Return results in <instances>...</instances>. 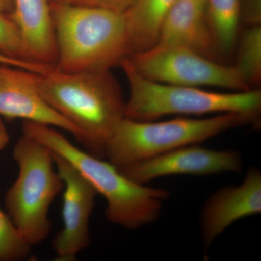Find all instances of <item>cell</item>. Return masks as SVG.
<instances>
[{
    "instance_id": "obj_1",
    "label": "cell",
    "mask_w": 261,
    "mask_h": 261,
    "mask_svg": "<svg viewBox=\"0 0 261 261\" xmlns=\"http://www.w3.org/2000/svg\"><path fill=\"white\" fill-rule=\"evenodd\" d=\"M37 85L44 101L78 128L87 152L105 159L106 146L126 108L111 70L63 73L53 68L37 73Z\"/></svg>"
},
{
    "instance_id": "obj_2",
    "label": "cell",
    "mask_w": 261,
    "mask_h": 261,
    "mask_svg": "<svg viewBox=\"0 0 261 261\" xmlns=\"http://www.w3.org/2000/svg\"><path fill=\"white\" fill-rule=\"evenodd\" d=\"M50 9L58 71L111 70L132 55L123 13L58 3Z\"/></svg>"
},
{
    "instance_id": "obj_3",
    "label": "cell",
    "mask_w": 261,
    "mask_h": 261,
    "mask_svg": "<svg viewBox=\"0 0 261 261\" xmlns=\"http://www.w3.org/2000/svg\"><path fill=\"white\" fill-rule=\"evenodd\" d=\"M23 133L60 154L87 178L107 202L108 221L128 229H137L159 219L170 193L130 181L109 161L75 147L53 126L24 121Z\"/></svg>"
},
{
    "instance_id": "obj_4",
    "label": "cell",
    "mask_w": 261,
    "mask_h": 261,
    "mask_svg": "<svg viewBox=\"0 0 261 261\" xmlns=\"http://www.w3.org/2000/svg\"><path fill=\"white\" fill-rule=\"evenodd\" d=\"M13 155L18 175L5 194V205L19 232L33 247L50 233L49 207L64 182L53 167V151L30 136L20 137Z\"/></svg>"
},
{
    "instance_id": "obj_5",
    "label": "cell",
    "mask_w": 261,
    "mask_h": 261,
    "mask_svg": "<svg viewBox=\"0 0 261 261\" xmlns=\"http://www.w3.org/2000/svg\"><path fill=\"white\" fill-rule=\"evenodd\" d=\"M130 94L125 117L138 121H152L170 115L237 113L258 118L261 92L258 89L232 93L209 92L198 87L154 82L141 75L126 59L121 63Z\"/></svg>"
},
{
    "instance_id": "obj_6",
    "label": "cell",
    "mask_w": 261,
    "mask_h": 261,
    "mask_svg": "<svg viewBox=\"0 0 261 261\" xmlns=\"http://www.w3.org/2000/svg\"><path fill=\"white\" fill-rule=\"evenodd\" d=\"M257 118L237 113L210 118L138 121L125 117L106 146L105 159L116 167L159 155L183 146L196 145L225 130L253 123Z\"/></svg>"
},
{
    "instance_id": "obj_7",
    "label": "cell",
    "mask_w": 261,
    "mask_h": 261,
    "mask_svg": "<svg viewBox=\"0 0 261 261\" xmlns=\"http://www.w3.org/2000/svg\"><path fill=\"white\" fill-rule=\"evenodd\" d=\"M127 60L137 73L160 83L221 87L235 92L252 89L236 66L219 64L185 48L154 45Z\"/></svg>"
},
{
    "instance_id": "obj_8",
    "label": "cell",
    "mask_w": 261,
    "mask_h": 261,
    "mask_svg": "<svg viewBox=\"0 0 261 261\" xmlns=\"http://www.w3.org/2000/svg\"><path fill=\"white\" fill-rule=\"evenodd\" d=\"M116 168L130 181L145 185L170 175L209 176L225 172L240 173L243 171V160L238 151L214 150L196 144Z\"/></svg>"
},
{
    "instance_id": "obj_9",
    "label": "cell",
    "mask_w": 261,
    "mask_h": 261,
    "mask_svg": "<svg viewBox=\"0 0 261 261\" xmlns=\"http://www.w3.org/2000/svg\"><path fill=\"white\" fill-rule=\"evenodd\" d=\"M57 170L63 182V227L53 239L56 260L74 261L90 243L89 224L97 195L92 186L69 162L53 152Z\"/></svg>"
},
{
    "instance_id": "obj_10",
    "label": "cell",
    "mask_w": 261,
    "mask_h": 261,
    "mask_svg": "<svg viewBox=\"0 0 261 261\" xmlns=\"http://www.w3.org/2000/svg\"><path fill=\"white\" fill-rule=\"evenodd\" d=\"M0 116L57 127L82 141L78 128L43 99L37 88V73L23 68L0 64Z\"/></svg>"
},
{
    "instance_id": "obj_11",
    "label": "cell",
    "mask_w": 261,
    "mask_h": 261,
    "mask_svg": "<svg viewBox=\"0 0 261 261\" xmlns=\"http://www.w3.org/2000/svg\"><path fill=\"white\" fill-rule=\"evenodd\" d=\"M261 212V172L251 167L241 185L219 189L206 200L200 214L202 242L208 248L235 221Z\"/></svg>"
},
{
    "instance_id": "obj_12",
    "label": "cell",
    "mask_w": 261,
    "mask_h": 261,
    "mask_svg": "<svg viewBox=\"0 0 261 261\" xmlns=\"http://www.w3.org/2000/svg\"><path fill=\"white\" fill-rule=\"evenodd\" d=\"M205 6L206 0H177L163 18L155 45L185 48L212 58L217 49Z\"/></svg>"
},
{
    "instance_id": "obj_13",
    "label": "cell",
    "mask_w": 261,
    "mask_h": 261,
    "mask_svg": "<svg viewBox=\"0 0 261 261\" xmlns=\"http://www.w3.org/2000/svg\"><path fill=\"white\" fill-rule=\"evenodd\" d=\"M51 0H14L12 18L18 25L33 61L55 67L56 37Z\"/></svg>"
},
{
    "instance_id": "obj_14",
    "label": "cell",
    "mask_w": 261,
    "mask_h": 261,
    "mask_svg": "<svg viewBox=\"0 0 261 261\" xmlns=\"http://www.w3.org/2000/svg\"><path fill=\"white\" fill-rule=\"evenodd\" d=\"M176 1L135 0L123 13L132 55L155 45L163 18Z\"/></svg>"
},
{
    "instance_id": "obj_15",
    "label": "cell",
    "mask_w": 261,
    "mask_h": 261,
    "mask_svg": "<svg viewBox=\"0 0 261 261\" xmlns=\"http://www.w3.org/2000/svg\"><path fill=\"white\" fill-rule=\"evenodd\" d=\"M205 12L216 49L222 53L231 51L241 20V0H206Z\"/></svg>"
},
{
    "instance_id": "obj_16",
    "label": "cell",
    "mask_w": 261,
    "mask_h": 261,
    "mask_svg": "<svg viewBox=\"0 0 261 261\" xmlns=\"http://www.w3.org/2000/svg\"><path fill=\"white\" fill-rule=\"evenodd\" d=\"M244 80L252 88L261 79L260 25H250L243 32L240 39L238 63Z\"/></svg>"
},
{
    "instance_id": "obj_17",
    "label": "cell",
    "mask_w": 261,
    "mask_h": 261,
    "mask_svg": "<svg viewBox=\"0 0 261 261\" xmlns=\"http://www.w3.org/2000/svg\"><path fill=\"white\" fill-rule=\"evenodd\" d=\"M32 247L8 214L0 209V261L27 260L32 254Z\"/></svg>"
},
{
    "instance_id": "obj_18",
    "label": "cell",
    "mask_w": 261,
    "mask_h": 261,
    "mask_svg": "<svg viewBox=\"0 0 261 261\" xmlns=\"http://www.w3.org/2000/svg\"><path fill=\"white\" fill-rule=\"evenodd\" d=\"M0 55L17 61L34 62L18 25L11 15L3 11H0Z\"/></svg>"
},
{
    "instance_id": "obj_19",
    "label": "cell",
    "mask_w": 261,
    "mask_h": 261,
    "mask_svg": "<svg viewBox=\"0 0 261 261\" xmlns=\"http://www.w3.org/2000/svg\"><path fill=\"white\" fill-rule=\"evenodd\" d=\"M135 0H51V3L88 7L124 13Z\"/></svg>"
},
{
    "instance_id": "obj_20",
    "label": "cell",
    "mask_w": 261,
    "mask_h": 261,
    "mask_svg": "<svg viewBox=\"0 0 261 261\" xmlns=\"http://www.w3.org/2000/svg\"><path fill=\"white\" fill-rule=\"evenodd\" d=\"M260 0H241V19L248 27L260 25Z\"/></svg>"
},
{
    "instance_id": "obj_21",
    "label": "cell",
    "mask_w": 261,
    "mask_h": 261,
    "mask_svg": "<svg viewBox=\"0 0 261 261\" xmlns=\"http://www.w3.org/2000/svg\"><path fill=\"white\" fill-rule=\"evenodd\" d=\"M0 64L11 65V66L23 68V69L34 72V73H40V74L46 73L51 68V67L48 66V65L34 63V62L20 61L10 59V58H6V57L2 56V55H0Z\"/></svg>"
},
{
    "instance_id": "obj_22",
    "label": "cell",
    "mask_w": 261,
    "mask_h": 261,
    "mask_svg": "<svg viewBox=\"0 0 261 261\" xmlns=\"http://www.w3.org/2000/svg\"><path fill=\"white\" fill-rule=\"evenodd\" d=\"M9 142V133L0 118V152L7 147Z\"/></svg>"
},
{
    "instance_id": "obj_23",
    "label": "cell",
    "mask_w": 261,
    "mask_h": 261,
    "mask_svg": "<svg viewBox=\"0 0 261 261\" xmlns=\"http://www.w3.org/2000/svg\"><path fill=\"white\" fill-rule=\"evenodd\" d=\"M14 8V0H0V11L4 13H13Z\"/></svg>"
}]
</instances>
